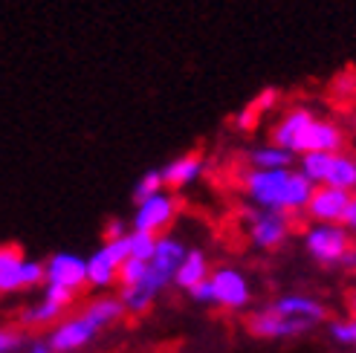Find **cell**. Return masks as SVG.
Listing matches in <instances>:
<instances>
[{
  "label": "cell",
  "mask_w": 356,
  "mask_h": 353,
  "mask_svg": "<svg viewBox=\"0 0 356 353\" xmlns=\"http://www.w3.org/2000/svg\"><path fill=\"white\" fill-rule=\"evenodd\" d=\"M209 261L200 249H188L186 261H183V267L177 270V278H174V284L180 287V290H194L197 284H203V281H209Z\"/></svg>",
  "instance_id": "cell-16"
},
{
  "label": "cell",
  "mask_w": 356,
  "mask_h": 353,
  "mask_svg": "<svg viewBox=\"0 0 356 353\" xmlns=\"http://www.w3.org/2000/svg\"><path fill=\"white\" fill-rule=\"evenodd\" d=\"M163 186H165L163 171H148V174L136 183V188H134V200H136V206H139V203H145V200H151V197H156Z\"/></svg>",
  "instance_id": "cell-26"
},
{
  "label": "cell",
  "mask_w": 356,
  "mask_h": 353,
  "mask_svg": "<svg viewBox=\"0 0 356 353\" xmlns=\"http://www.w3.org/2000/svg\"><path fill=\"white\" fill-rule=\"evenodd\" d=\"M128 238H131V258L151 263L154 255H156V243H159V238H156V235H148V232H131Z\"/></svg>",
  "instance_id": "cell-25"
},
{
  "label": "cell",
  "mask_w": 356,
  "mask_h": 353,
  "mask_svg": "<svg viewBox=\"0 0 356 353\" xmlns=\"http://www.w3.org/2000/svg\"><path fill=\"white\" fill-rule=\"evenodd\" d=\"M330 188H339V191H353L356 188V160L348 154H336L333 156V168L327 174V183Z\"/></svg>",
  "instance_id": "cell-20"
},
{
  "label": "cell",
  "mask_w": 356,
  "mask_h": 353,
  "mask_svg": "<svg viewBox=\"0 0 356 353\" xmlns=\"http://www.w3.org/2000/svg\"><path fill=\"white\" fill-rule=\"evenodd\" d=\"M186 255H188V249H186V246L177 240V238H168V235H165V238H159V243H156V255H154V261L148 263L151 278L165 290V284H171V281L177 278V270L183 267Z\"/></svg>",
  "instance_id": "cell-9"
},
{
  "label": "cell",
  "mask_w": 356,
  "mask_h": 353,
  "mask_svg": "<svg viewBox=\"0 0 356 353\" xmlns=\"http://www.w3.org/2000/svg\"><path fill=\"white\" fill-rule=\"evenodd\" d=\"M145 275H148V263L136 261V258H128L122 263V270H119V284H122V290L124 287H136V284L145 281Z\"/></svg>",
  "instance_id": "cell-27"
},
{
  "label": "cell",
  "mask_w": 356,
  "mask_h": 353,
  "mask_svg": "<svg viewBox=\"0 0 356 353\" xmlns=\"http://www.w3.org/2000/svg\"><path fill=\"white\" fill-rule=\"evenodd\" d=\"M252 165L261 168V171H278V168H290L293 163V151H284L278 145H270V148H258L252 151Z\"/></svg>",
  "instance_id": "cell-22"
},
{
  "label": "cell",
  "mask_w": 356,
  "mask_h": 353,
  "mask_svg": "<svg viewBox=\"0 0 356 353\" xmlns=\"http://www.w3.org/2000/svg\"><path fill=\"white\" fill-rule=\"evenodd\" d=\"M246 327L258 339H293L298 333H307L313 325L298 322V319H287V315L275 313L273 307H266V310H258V313L249 315Z\"/></svg>",
  "instance_id": "cell-7"
},
{
  "label": "cell",
  "mask_w": 356,
  "mask_h": 353,
  "mask_svg": "<svg viewBox=\"0 0 356 353\" xmlns=\"http://www.w3.org/2000/svg\"><path fill=\"white\" fill-rule=\"evenodd\" d=\"M99 333L102 330L87 319L84 313H79V315H73V319H64L61 325L52 327L47 339H49L52 347H56V353H76V350L90 345Z\"/></svg>",
  "instance_id": "cell-5"
},
{
  "label": "cell",
  "mask_w": 356,
  "mask_h": 353,
  "mask_svg": "<svg viewBox=\"0 0 356 353\" xmlns=\"http://www.w3.org/2000/svg\"><path fill=\"white\" fill-rule=\"evenodd\" d=\"M275 313L287 315V319H298V322H307V325H318L327 319V310L316 302V298L307 295H284L273 304Z\"/></svg>",
  "instance_id": "cell-15"
},
{
  "label": "cell",
  "mask_w": 356,
  "mask_h": 353,
  "mask_svg": "<svg viewBox=\"0 0 356 353\" xmlns=\"http://www.w3.org/2000/svg\"><path fill=\"white\" fill-rule=\"evenodd\" d=\"M243 188L255 206L270 211H301V208L307 211L316 194V186L307 176L290 168H278V171L252 168L243 176Z\"/></svg>",
  "instance_id": "cell-1"
},
{
  "label": "cell",
  "mask_w": 356,
  "mask_h": 353,
  "mask_svg": "<svg viewBox=\"0 0 356 353\" xmlns=\"http://www.w3.org/2000/svg\"><path fill=\"white\" fill-rule=\"evenodd\" d=\"M47 281V267L38 261H26L17 246H3L0 249V293H21L29 287H38Z\"/></svg>",
  "instance_id": "cell-2"
},
{
  "label": "cell",
  "mask_w": 356,
  "mask_h": 353,
  "mask_svg": "<svg viewBox=\"0 0 356 353\" xmlns=\"http://www.w3.org/2000/svg\"><path fill=\"white\" fill-rule=\"evenodd\" d=\"M87 319H90L99 330H104V327H111V325H116L119 319L128 310H124V304H122V298H111V295H102V298H96V302H90L84 310H81Z\"/></svg>",
  "instance_id": "cell-18"
},
{
  "label": "cell",
  "mask_w": 356,
  "mask_h": 353,
  "mask_svg": "<svg viewBox=\"0 0 356 353\" xmlns=\"http://www.w3.org/2000/svg\"><path fill=\"white\" fill-rule=\"evenodd\" d=\"M353 347H356V319H353Z\"/></svg>",
  "instance_id": "cell-38"
},
{
  "label": "cell",
  "mask_w": 356,
  "mask_h": 353,
  "mask_svg": "<svg viewBox=\"0 0 356 353\" xmlns=\"http://www.w3.org/2000/svg\"><path fill=\"white\" fill-rule=\"evenodd\" d=\"M333 90L342 93V96H353V93H356V73H345L342 79H336Z\"/></svg>",
  "instance_id": "cell-32"
},
{
  "label": "cell",
  "mask_w": 356,
  "mask_h": 353,
  "mask_svg": "<svg viewBox=\"0 0 356 353\" xmlns=\"http://www.w3.org/2000/svg\"><path fill=\"white\" fill-rule=\"evenodd\" d=\"M290 235V217L287 211H270L258 208L249 215V238L258 249H275V246Z\"/></svg>",
  "instance_id": "cell-6"
},
{
  "label": "cell",
  "mask_w": 356,
  "mask_h": 353,
  "mask_svg": "<svg viewBox=\"0 0 356 353\" xmlns=\"http://www.w3.org/2000/svg\"><path fill=\"white\" fill-rule=\"evenodd\" d=\"M64 310H67V307L49 302V298H41L38 304L21 310V315H17V325H21V327H47V325H52V322H58Z\"/></svg>",
  "instance_id": "cell-19"
},
{
  "label": "cell",
  "mask_w": 356,
  "mask_h": 353,
  "mask_svg": "<svg viewBox=\"0 0 356 353\" xmlns=\"http://www.w3.org/2000/svg\"><path fill=\"white\" fill-rule=\"evenodd\" d=\"M339 267H345V270H350V272L356 270V246H350V249L345 252V258L339 261Z\"/></svg>",
  "instance_id": "cell-36"
},
{
  "label": "cell",
  "mask_w": 356,
  "mask_h": 353,
  "mask_svg": "<svg viewBox=\"0 0 356 353\" xmlns=\"http://www.w3.org/2000/svg\"><path fill=\"white\" fill-rule=\"evenodd\" d=\"M119 298H122L124 310H128L131 315H142V313L151 310V304H154L156 295H151L148 290H142V287H124Z\"/></svg>",
  "instance_id": "cell-24"
},
{
  "label": "cell",
  "mask_w": 356,
  "mask_h": 353,
  "mask_svg": "<svg viewBox=\"0 0 356 353\" xmlns=\"http://www.w3.org/2000/svg\"><path fill=\"white\" fill-rule=\"evenodd\" d=\"M333 156L336 154H305L301 156V174L316 186V183H327V174L333 168Z\"/></svg>",
  "instance_id": "cell-23"
},
{
  "label": "cell",
  "mask_w": 356,
  "mask_h": 353,
  "mask_svg": "<svg viewBox=\"0 0 356 353\" xmlns=\"http://www.w3.org/2000/svg\"><path fill=\"white\" fill-rule=\"evenodd\" d=\"M345 145V139H342V131L333 125V122H313V125L305 131V136H301V142H298V154L305 156V154H339Z\"/></svg>",
  "instance_id": "cell-13"
},
{
  "label": "cell",
  "mask_w": 356,
  "mask_h": 353,
  "mask_svg": "<svg viewBox=\"0 0 356 353\" xmlns=\"http://www.w3.org/2000/svg\"><path fill=\"white\" fill-rule=\"evenodd\" d=\"M350 313H353V319H356V290H353V295H350Z\"/></svg>",
  "instance_id": "cell-37"
},
{
  "label": "cell",
  "mask_w": 356,
  "mask_h": 353,
  "mask_svg": "<svg viewBox=\"0 0 356 353\" xmlns=\"http://www.w3.org/2000/svg\"><path fill=\"white\" fill-rule=\"evenodd\" d=\"M350 191H339V188H330V186H322L316 188L313 200L307 206V215L318 223H342L345 220V211L350 206Z\"/></svg>",
  "instance_id": "cell-11"
},
{
  "label": "cell",
  "mask_w": 356,
  "mask_h": 353,
  "mask_svg": "<svg viewBox=\"0 0 356 353\" xmlns=\"http://www.w3.org/2000/svg\"><path fill=\"white\" fill-rule=\"evenodd\" d=\"M44 267H47V284H58L73 293H79L87 284V261L79 255L58 252V255H52Z\"/></svg>",
  "instance_id": "cell-10"
},
{
  "label": "cell",
  "mask_w": 356,
  "mask_h": 353,
  "mask_svg": "<svg viewBox=\"0 0 356 353\" xmlns=\"http://www.w3.org/2000/svg\"><path fill=\"white\" fill-rule=\"evenodd\" d=\"M177 215V200L168 197V194L159 191L156 197L145 200L136 206V215H134V232H148V235H156L174 220Z\"/></svg>",
  "instance_id": "cell-8"
},
{
  "label": "cell",
  "mask_w": 356,
  "mask_h": 353,
  "mask_svg": "<svg viewBox=\"0 0 356 353\" xmlns=\"http://www.w3.org/2000/svg\"><path fill=\"white\" fill-rule=\"evenodd\" d=\"M313 113L310 110H290L287 116H284L281 122H278V128L273 131V142L278 145V148H284V151H296L298 148V142H301V136H305V131L313 125Z\"/></svg>",
  "instance_id": "cell-14"
},
{
  "label": "cell",
  "mask_w": 356,
  "mask_h": 353,
  "mask_svg": "<svg viewBox=\"0 0 356 353\" xmlns=\"http://www.w3.org/2000/svg\"><path fill=\"white\" fill-rule=\"evenodd\" d=\"M327 333H330L333 342L353 345V319H350V322H330V325H327Z\"/></svg>",
  "instance_id": "cell-29"
},
{
  "label": "cell",
  "mask_w": 356,
  "mask_h": 353,
  "mask_svg": "<svg viewBox=\"0 0 356 353\" xmlns=\"http://www.w3.org/2000/svg\"><path fill=\"white\" fill-rule=\"evenodd\" d=\"M29 347V339L21 327H3L0 330V353H24Z\"/></svg>",
  "instance_id": "cell-28"
},
{
  "label": "cell",
  "mask_w": 356,
  "mask_h": 353,
  "mask_svg": "<svg viewBox=\"0 0 356 353\" xmlns=\"http://www.w3.org/2000/svg\"><path fill=\"white\" fill-rule=\"evenodd\" d=\"M104 238H108V243L111 240H122V238H128L124 235V220H108V226H104Z\"/></svg>",
  "instance_id": "cell-33"
},
{
  "label": "cell",
  "mask_w": 356,
  "mask_h": 353,
  "mask_svg": "<svg viewBox=\"0 0 356 353\" xmlns=\"http://www.w3.org/2000/svg\"><path fill=\"white\" fill-rule=\"evenodd\" d=\"M275 101H278V90H273V87H270V90H264V93H258V96L238 113V128H243V131L255 128V122L261 119V113L270 110Z\"/></svg>",
  "instance_id": "cell-21"
},
{
  "label": "cell",
  "mask_w": 356,
  "mask_h": 353,
  "mask_svg": "<svg viewBox=\"0 0 356 353\" xmlns=\"http://www.w3.org/2000/svg\"><path fill=\"white\" fill-rule=\"evenodd\" d=\"M191 295V302H197V304H218V298H215V284H211V278L203 281V284H197L194 290H188Z\"/></svg>",
  "instance_id": "cell-31"
},
{
  "label": "cell",
  "mask_w": 356,
  "mask_h": 353,
  "mask_svg": "<svg viewBox=\"0 0 356 353\" xmlns=\"http://www.w3.org/2000/svg\"><path fill=\"white\" fill-rule=\"evenodd\" d=\"M44 298H49V302H56V304H61V307H70V304L76 302V293L67 290V287H58V284H47Z\"/></svg>",
  "instance_id": "cell-30"
},
{
  "label": "cell",
  "mask_w": 356,
  "mask_h": 353,
  "mask_svg": "<svg viewBox=\"0 0 356 353\" xmlns=\"http://www.w3.org/2000/svg\"><path fill=\"white\" fill-rule=\"evenodd\" d=\"M307 252L318 261V263H339L345 258V252L350 249V238H348V229L342 223H318L313 226L307 238Z\"/></svg>",
  "instance_id": "cell-4"
},
{
  "label": "cell",
  "mask_w": 356,
  "mask_h": 353,
  "mask_svg": "<svg viewBox=\"0 0 356 353\" xmlns=\"http://www.w3.org/2000/svg\"><path fill=\"white\" fill-rule=\"evenodd\" d=\"M200 171H203V160H200V156L197 154H186V156H180V160H174L171 165L163 168V180L171 188H183V186L197 180Z\"/></svg>",
  "instance_id": "cell-17"
},
{
  "label": "cell",
  "mask_w": 356,
  "mask_h": 353,
  "mask_svg": "<svg viewBox=\"0 0 356 353\" xmlns=\"http://www.w3.org/2000/svg\"><path fill=\"white\" fill-rule=\"evenodd\" d=\"M128 258H131V238L104 243L99 252L87 258V284L96 290H108L119 281V270Z\"/></svg>",
  "instance_id": "cell-3"
},
{
  "label": "cell",
  "mask_w": 356,
  "mask_h": 353,
  "mask_svg": "<svg viewBox=\"0 0 356 353\" xmlns=\"http://www.w3.org/2000/svg\"><path fill=\"white\" fill-rule=\"evenodd\" d=\"M342 226L348 229V232H356V194L350 197V206H348V211H345V220H342Z\"/></svg>",
  "instance_id": "cell-34"
},
{
  "label": "cell",
  "mask_w": 356,
  "mask_h": 353,
  "mask_svg": "<svg viewBox=\"0 0 356 353\" xmlns=\"http://www.w3.org/2000/svg\"><path fill=\"white\" fill-rule=\"evenodd\" d=\"M24 353H56V347L49 345V339H32Z\"/></svg>",
  "instance_id": "cell-35"
},
{
  "label": "cell",
  "mask_w": 356,
  "mask_h": 353,
  "mask_svg": "<svg viewBox=\"0 0 356 353\" xmlns=\"http://www.w3.org/2000/svg\"><path fill=\"white\" fill-rule=\"evenodd\" d=\"M211 284H215V298L226 310H241L249 304V284L238 270L220 267L211 272Z\"/></svg>",
  "instance_id": "cell-12"
}]
</instances>
